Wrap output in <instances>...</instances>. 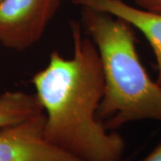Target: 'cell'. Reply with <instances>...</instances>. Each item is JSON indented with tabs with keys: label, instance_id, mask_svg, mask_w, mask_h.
Instances as JSON below:
<instances>
[{
	"label": "cell",
	"instance_id": "2",
	"mask_svg": "<svg viewBox=\"0 0 161 161\" xmlns=\"http://www.w3.org/2000/svg\"><path fill=\"white\" fill-rule=\"evenodd\" d=\"M81 27L98 48L105 92L98 117L109 131L139 120L161 122V85L153 80L136 49L134 28L125 20L81 7Z\"/></svg>",
	"mask_w": 161,
	"mask_h": 161
},
{
	"label": "cell",
	"instance_id": "8",
	"mask_svg": "<svg viewBox=\"0 0 161 161\" xmlns=\"http://www.w3.org/2000/svg\"><path fill=\"white\" fill-rule=\"evenodd\" d=\"M142 161H161V144Z\"/></svg>",
	"mask_w": 161,
	"mask_h": 161
},
{
	"label": "cell",
	"instance_id": "9",
	"mask_svg": "<svg viewBox=\"0 0 161 161\" xmlns=\"http://www.w3.org/2000/svg\"><path fill=\"white\" fill-rule=\"evenodd\" d=\"M1 1H2V0H0V2H1Z\"/></svg>",
	"mask_w": 161,
	"mask_h": 161
},
{
	"label": "cell",
	"instance_id": "1",
	"mask_svg": "<svg viewBox=\"0 0 161 161\" xmlns=\"http://www.w3.org/2000/svg\"><path fill=\"white\" fill-rule=\"evenodd\" d=\"M73 56L57 50L32 78L46 115L45 136L80 161H123L125 142L98 119L105 92L98 48L81 24L71 22Z\"/></svg>",
	"mask_w": 161,
	"mask_h": 161
},
{
	"label": "cell",
	"instance_id": "5",
	"mask_svg": "<svg viewBox=\"0 0 161 161\" xmlns=\"http://www.w3.org/2000/svg\"><path fill=\"white\" fill-rule=\"evenodd\" d=\"M72 2L80 7L110 14L140 31L149 41L155 55L157 81L161 85V14L131 6L123 0H72Z\"/></svg>",
	"mask_w": 161,
	"mask_h": 161
},
{
	"label": "cell",
	"instance_id": "4",
	"mask_svg": "<svg viewBox=\"0 0 161 161\" xmlns=\"http://www.w3.org/2000/svg\"><path fill=\"white\" fill-rule=\"evenodd\" d=\"M46 115L0 129V161H80L48 142Z\"/></svg>",
	"mask_w": 161,
	"mask_h": 161
},
{
	"label": "cell",
	"instance_id": "3",
	"mask_svg": "<svg viewBox=\"0 0 161 161\" xmlns=\"http://www.w3.org/2000/svg\"><path fill=\"white\" fill-rule=\"evenodd\" d=\"M60 6V0H2L0 2V43L24 50L43 36Z\"/></svg>",
	"mask_w": 161,
	"mask_h": 161
},
{
	"label": "cell",
	"instance_id": "7",
	"mask_svg": "<svg viewBox=\"0 0 161 161\" xmlns=\"http://www.w3.org/2000/svg\"><path fill=\"white\" fill-rule=\"evenodd\" d=\"M133 2L140 8L161 14V0H133Z\"/></svg>",
	"mask_w": 161,
	"mask_h": 161
},
{
	"label": "cell",
	"instance_id": "6",
	"mask_svg": "<svg viewBox=\"0 0 161 161\" xmlns=\"http://www.w3.org/2000/svg\"><path fill=\"white\" fill-rule=\"evenodd\" d=\"M44 113L35 94L6 92L0 95V129L11 126Z\"/></svg>",
	"mask_w": 161,
	"mask_h": 161
}]
</instances>
